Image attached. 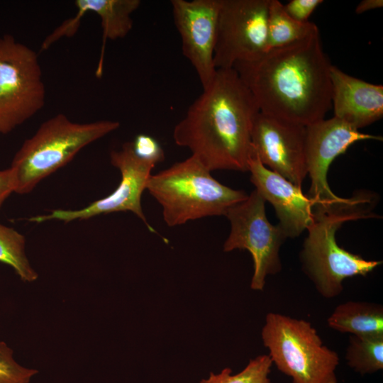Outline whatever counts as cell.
I'll return each instance as SVG.
<instances>
[{"mask_svg":"<svg viewBox=\"0 0 383 383\" xmlns=\"http://www.w3.org/2000/svg\"><path fill=\"white\" fill-rule=\"evenodd\" d=\"M331 65L318 30L233 68L260 112L307 126L324 119L332 106Z\"/></svg>","mask_w":383,"mask_h":383,"instance_id":"1","label":"cell"},{"mask_svg":"<svg viewBox=\"0 0 383 383\" xmlns=\"http://www.w3.org/2000/svg\"><path fill=\"white\" fill-rule=\"evenodd\" d=\"M259 112L236 71L216 69L213 80L175 125L173 139L210 172H246L252 124Z\"/></svg>","mask_w":383,"mask_h":383,"instance_id":"2","label":"cell"},{"mask_svg":"<svg viewBox=\"0 0 383 383\" xmlns=\"http://www.w3.org/2000/svg\"><path fill=\"white\" fill-rule=\"evenodd\" d=\"M376 196L359 192L343 207L328 213H313L312 223L300 254L303 269L319 294L331 299L343 289L344 279L365 276L382 264L350 252L337 243L335 233L345 222L375 217Z\"/></svg>","mask_w":383,"mask_h":383,"instance_id":"3","label":"cell"},{"mask_svg":"<svg viewBox=\"0 0 383 383\" xmlns=\"http://www.w3.org/2000/svg\"><path fill=\"white\" fill-rule=\"evenodd\" d=\"M146 189L162 206L163 219L170 227L207 216H225L248 196L218 182L192 155L151 174Z\"/></svg>","mask_w":383,"mask_h":383,"instance_id":"4","label":"cell"},{"mask_svg":"<svg viewBox=\"0 0 383 383\" xmlns=\"http://www.w3.org/2000/svg\"><path fill=\"white\" fill-rule=\"evenodd\" d=\"M120 123L101 120L71 121L58 113L44 121L15 154L11 168L16 177L15 192L28 194L43 179L67 164L83 148L116 131Z\"/></svg>","mask_w":383,"mask_h":383,"instance_id":"5","label":"cell"},{"mask_svg":"<svg viewBox=\"0 0 383 383\" xmlns=\"http://www.w3.org/2000/svg\"><path fill=\"white\" fill-rule=\"evenodd\" d=\"M261 337L272 364L293 383H338V355L310 322L268 313Z\"/></svg>","mask_w":383,"mask_h":383,"instance_id":"6","label":"cell"},{"mask_svg":"<svg viewBox=\"0 0 383 383\" xmlns=\"http://www.w3.org/2000/svg\"><path fill=\"white\" fill-rule=\"evenodd\" d=\"M38 54L11 35L0 37V133L8 134L44 106Z\"/></svg>","mask_w":383,"mask_h":383,"instance_id":"7","label":"cell"},{"mask_svg":"<svg viewBox=\"0 0 383 383\" xmlns=\"http://www.w3.org/2000/svg\"><path fill=\"white\" fill-rule=\"evenodd\" d=\"M265 200L253 190L248 197L229 209L225 215L231 231L223 250H247L252 257L254 272L250 287L262 290L269 274L282 270L279 250L287 238L280 226L272 225L265 213Z\"/></svg>","mask_w":383,"mask_h":383,"instance_id":"8","label":"cell"},{"mask_svg":"<svg viewBox=\"0 0 383 383\" xmlns=\"http://www.w3.org/2000/svg\"><path fill=\"white\" fill-rule=\"evenodd\" d=\"M365 140L382 138L362 133L335 116L306 126L305 159L311 181L307 196L312 201L313 213L331 212L347 203L348 199L338 196L330 188L328 172L338 156L353 143Z\"/></svg>","mask_w":383,"mask_h":383,"instance_id":"9","label":"cell"},{"mask_svg":"<svg viewBox=\"0 0 383 383\" xmlns=\"http://www.w3.org/2000/svg\"><path fill=\"white\" fill-rule=\"evenodd\" d=\"M270 0H221L213 61L231 69L267 51Z\"/></svg>","mask_w":383,"mask_h":383,"instance_id":"10","label":"cell"},{"mask_svg":"<svg viewBox=\"0 0 383 383\" xmlns=\"http://www.w3.org/2000/svg\"><path fill=\"white\" fill-rule=\"evenodd\" d=\"M112 165L119 170L121 179L116 189L109 195L77 210L55 209L48 214L31 217L29 221L42 223L59 220L65 223L86 220L91 217L118 211H131L140 218L150 232L156 233L148 223L142 209L141 196L155 164L139 157L131 143L123 145L121 150L110 153Z\"/></svg>","mask_w":383,"mask_h":383,"instance_id":"11","label":"cell"},{"mask_svg":"<svg viewBox=\"0 0 383 383\" xmlns=\"http://www.w3.org/2000/svg\"><path fill=\"white\" fill-rule=\"evenodd\" d=\"M306 126L259 112L251 131L252 150L267 168L301 187L307 175Z\"/></svg>","mask_w":383,"mask_h":383,"instance_id":"12","label":"cell"},{"mask_svg":"<svg viewBox=\"0 0 383 383\" xmlns=\"http://www.w3.org/2000/svg\"><path fill=\"white\" fill-rule=\"evenodd\" d=\"M170 3L183 55L205 88L216 72L213 55L221 0H172Z\"/></svg>","mask_w":383,"mask_h":383,"instance_id":"13","label":"cell"},{"mask_svg":"<svg viewBox=\"0 0 383 383\" xmlns=\"http://www.w3.org/2000/svg\"><path fill=\"white\" fill-rule=\"evenodd\" d=\"M250 182L270 203L287 238H296L313 220L312 201L299 187L264 166L252 150L248 160Z\"/></svg>","mask_w":383,"mask_h":383,"instance_id":"14","label":"cell"},{"mask_svg":"<svg viewBox=\"0 0 383 383\" xmlns=\"http://www.w3.org/2000/svg\"><path fill=\"white\" fill-rule=\"evenodd\" d=\"M330 76L335 117L357 130L382 118V85L354 77L333 65Z\"/></svg>","mask_w":383,"mask_h":383,"instance_id":"15","label":"cell"},{"mask_svg":"<svg viewBox=\"0 0 383 383\" xmlns=\"http://www.w3.org/2000/svg\"><path fill=\"white\" fill-rule=\"evenodd\" d=\"M141 4L140 0H77L75 19L87 12L96 13L101 20L103 42L125 38L133 27L132 14Z\"/></svg>","mask_w":383,"mask_h":383,"instance_id":"16","label":"cell"},{"mask_svg":"<svg viewBox=\"0 0 383 383\" xmlns=\"http://www.w3.org/2000/svg\"><path fill=\"white\" fill-rule=\"evenodd\" d=\"M327 323L331 328L353 335H383V307L374 303L349 301L338 305Z\"/></svg>","mask_w":383,"mask_h":383,"instance_id":"17","label":"cell"},{"mask_svg":"<svg viewBox=\"0 0 383 383\" xmlns=\"http://www.w3.org/2000/svg\"><path fill=\"white\" fill-rule=\"evenodd\" d=\"M318 30L313 22H299L290 17L279 0H270L267 51L304 39Z\"/></svg>","mask_w":383,"mask_h":383,"instance_id":"18","label":"cell"},{"mask_svg":"<svg viewBox=\"0 0 383 383\" xmlns=\"http://www.w3.org/2000/svg\"><path fill=\"white\" fill-rule=\"evenodd\" d=\"M345 358L348 365L361 375L383 369V335L357 336L350 335Z\"/></svg>","mask_w":383,"mask_h":383,"instance_id":"19","label":"cell"},{"mask_svg":"<svg viewBox=\"0 0 383 383\" xmlns=\"http://www.w3.org/2000/svg\"><path fill=\"white\" fill-rule=\"evenodd\" d=\"M0 262L13 268L23 282L38 278L26 253V238L13 228L0 223Z\"/></svg>","mask_w":383,"mask_h":383,"instance_id":"20","label":"cell"},{"mask_svg":"<svg viewBox=\"0 0 383 383\" xmlns=\"http://www.w3.org/2000/svg\"><path fill=\"white\" fill-rule=\"evenodd\" d=\"M272 365L268 355H262L249 361L245 367L237 374H232L229 367L221 372H211L200 383H271L270 374Z\"/></svg>","mask_w":383,"mask_h":383,"instance_id":"21","label":"cell"},{"mask_svg":"<svg viewBox=\"0 0 383 383\" xmlns=\"http://www.w3.org/2000/svg\"><path fill=\"white\" fill-rule=\"evenodd\" d=\"M38 373L36 369L18 363L13 357V350L0 340V383H30Z\"/></svg>","mask_w":383,"mask_h":383,"instance_id":"22","label":"cell"},{"mask_svg":"<svg viewBox=\"0 0 383 383\" xmlns=\"http://www.w3.org/2000/svg\"><path fill=\"white\" fill-rule=\"evenodd\" d=\"M131 143L134 152L139 157L155 165L164 160V150L154 138L147 134H138Z\"/></svg>","mask_w":383,"mask_h":383,"instance_id":"23","label":"cell"},{"mask_svg":"<svg viewBox=\"0 0 383 383\" xmlns=\"http://www.w3.org/2000/svg\"><path fill=\"white\" fill-rule=\"evenodd\" d=\"M322 0H291L284 8L287 14L299 22H307L314 10L323 3Z\"/></svg>","mask_w":383,"mask_h":383,"instance_id":"24","label":"cell"},{"mask_svg":"<svg viewBox=\"0 0 383 383\" xmlns=\"http://www.w3.org/2000/svg\"><path fill=\"white\" fill-rule=\"evenodd\" d=\"M16 190V177L13 170L9 167L0 170V208Z\"/></svg>","mask_w":383,"mask_h":383,"instance_id":"25","label":"cell"},{"mask_svg":"<svg viewBox=\"0 0 383 383\" xmlns=\"http://www.w3.org/2000/svg\"><path fill=\"white\" fill-rule=\"evenodd\" d=\"M382 0H362L356 6L355 12L357 14H360L370 10L382 8Z\"/></svg>","mask_w":383,"mask_h":383,"instance_id":"26","label":"cell"}]
</instances>
